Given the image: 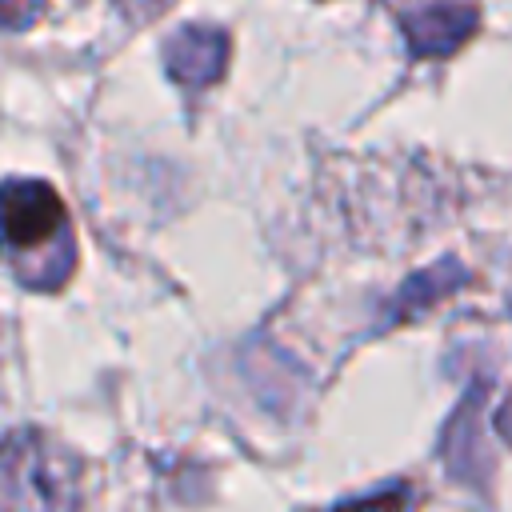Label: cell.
Segmentation results:
<instances>
[{
    "instance_id": "obj_1",
    "label": "cell",
    "mask_w": 512,
    "mask_h": 512,
    "mask_svg": "<svg viewBox=\"0 0 512 512\" xmlns=\"http://www.w3.org/2000/svg\"><path fill=\"white\" fill-rule=\"evenodd\" d=\"M0 256L16 280L36 292H52L72 276V220L48 180L12 176L0 184Z\"/></svg>"
},
{
    "instance_id": "obj_2",
    "label": "cell",
    "mask_w": 512,
    "mask_h": 512,
    "mask_svg": "<svg viewBox=\"0 0 512 512\" xmlns=\"http://www.w3.org/2000/svg\"><path fill=\"white\" fill-rule=\"evenodd\" d=\"M80 460L44 432H12L0 444V512H76Z\"/></svg>"
},
{
    "instance_id": "obj_3",
    "label": "cell",
    "mask_w": 512,
    "mask_h": 512,
    "mask_svg": "<svg viewBox=\"0 0 512 512\" xmlns=\"http://www.w3.org/2000/svg\"><path fill=\"white\" fill-rule=\"evenodd\" d=\"M228 68V32L220 28H180L164 40V72L184 88H208Z\"/></svg>"
},
{
    "instance_id": "obj_4",
    "label": "cell",
    "mask_w": 512,
    "mask_h": 512,
    "mask_svg": "<svg viewBox=\"0 0 512 512\" xmlns=\"http://www.w3.org/2000/svg\"><path fill=\"white\" fill-rule=\"evenodd\" d=\"M472 32H476V8L456 0L424 4L404 16V36L416 56H452Z\"/></svg>"
},
{
    "instance_id": "obj_5",
    "label": "cell",
    "mask_w": 512,
    "mask_h": 512,
    "mask_svg": "<svg viewBox=\"0 0 512 512\" xmlns=\"http://www.w3.org/2000/svg\"><path fill=\"white\" fill-rule=\"evenodd\" d=\"M408 504H412V492L404 484H396V488H384V492H372V496H356V500H348L332 512H408Z\"/></svg>"
},
{
    "instance_id": "obj_6",
    "label": "cell",
    "mask_w": 512,
    "mask_h": 512,
    "mask_svg": "<svg viewBox=\"0 0 512 512\" xmlns=\"http://www.w3.org/2000/svg\"><path fill=\"white\" fill-rule=\"evenodd\" d=\"M44 12V0H0V28L8 32H20V28H32Z\"/></svg>"
},
{
    "instance_id": "obj_7",
    "label": "cell",
    "mask_w": 512,
    "mask_h": 512,
    "mask_svg": "<svg viewBox=\"0 0 512 512\" xmlns=\"http://www.w3.org/2000/svg\"><path fill=\"white\" fill-rule=\"evenodd\" d=\"M496 428H500L504 440H512V396L500 404V412H496Z\"/></svg>"
},
{
    "instance_id": "obj_8",
    "label": "cell",
    "mask_w": 512,
    "mask_h": 512,
    "mask_svg": "<svg viewBox=\"0 0 512 512\" xmlns=\"http://www.w3.org/2000/svg\"><path fill=\"white\" fill-rule=\"evenodd\" d=\"M0 332H4V328H0Z\"/></svg>"
}]
</instances>
